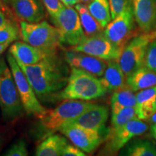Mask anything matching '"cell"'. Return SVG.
Wrapping results in <instances>:
<instances>
[{
	"label": "cell",
	"instance_id": "cell-1",
	"mask_svg": "<svg viewBox=\"0 0 156 156\" xmlns=\"http://www.w3.org/2000/svg\"><path fill=\"white\" fill-rule=\"evenodd\" d=\"M17 62L36 93L43 102L56 96L67 85L68 77L56 54H48L38 63L26 65Z\"/></svg>",
	"mask_w": 156,
	"mask_h": 156
},
{
	"label": "cell",
	"instance_id": "cell-2",
	"mask_svg": "<svg viewBox=\"0 0 156 156\" xmlns=\"http://www.w3.org/2000/svg\"><path fill=\"white\" fill-rule=\"evenodd\" d=\"M71 68L67 85L57 95L59 98L89 101L106 94L107 90L96 76L83 69Z\"/></svg>",
	"mask_w": 156,
	"mask_h": 156
},
{
	"label": "cell",
	"instance_id": "cell-3",
	"mask_svg": "<svg viewBox=\"0 0 156 156\" xmlns=\"http://www.w3.org/2000/svg\"><path fill=\"white\" fill-rule=\"evenodd\" d=\"M20 36L23 41L38 48L46 54H56L61 46L58 30L47 21L38 23L21 21Z\"/></svg>",
	"mask_w": 156,
	"mask_h": 156
},
{
	"label": "cell",
	"instance_id": "cell-4",
	"mask_svg": "<svg viewBox=\"0 0 156 156\" xmlns=\"http://www.w3.org/2000/svg\"><path fill=\"white\" fill-rule=\"evenodd\" d=\"M0 108L7 122L20 118L24 112L12 73L3 57H0Z\"/></svg>",
	"mask_w": 156,
	"mask_h": 156
},
{
	"label": "cell",
	"instance_id": "cell-5",
	"mask_svg": "<svg viewBox=\"0 0 156 156\" xmlns=\"http://www.w3.org/2000/svg\"><path fill=\"white\" fill-rule=\"evenodd\" d=\"M94 106L87 101L67 99L54 109L47 110L40 118L41 125L46 131V136L58 130L68 121L73 119Z\"/></svg>",
	"mask_w": 156,
	"mask_h": 156
},
{
	"label": "cell",
	"instance_id": "cell-6",
	"mask_svg": "<svg viewBox=\"0 0 156 156\" xmlns=\"http://www.w3.org/2000/svg\"><path fill=\"white\" fill-rule=\"evenodd\" d=\"M51 21L59 34L61 44L73 47L80 44L86 38L82 27L80 19L76 9L73 7L64 6Z\"/></svg>",
	"mask_w": 156,
	"mask_h": 156
},
{
	"label": "cell",
	"instance_id": "cell-7",
	"mask_svg": "<svg viewBox=\"0 0 156 156\" xmlns=\"http://www.w3.org/2000/svg\"><path fill=\"white\" fill-rule=\"evenodd\" d=\"M7 62L12 73L25 113L29 115H34L40 119L47 112V109L41 104L34 90L25 77V74L17 63L15 58L9 52L7 54Z\"/></svg>",
	"mask_w": 156,
	"mask_h": 156
},
{
	"label": "cell",
	"instance_id": "cell-8",
	"mask_svg": "<svg viewBox=\"0 0 156 156\" xmlns=\"http://www.w3.org/2000/svg\"><path fill=\"white\" fill-rule=\"evenodd\" d=\"M132 0L124 10L113 19L106 26L103 31L105 36L110 41L116 48L122 53L123 48L134 36L135 30Z\"/></svg>",
	"mask_w": 156,
	"mask_h": 156
},
{
	"label": "cell",
	"instance_id": "cell-9",
	"mask_svg": "<svg viewBox=\"0 0 156 156\" xmlns=\"http://www.w3.org/2000/svg\"><path fill=\"white\" fill-rule=\"evenodd\" d=\"M150 43L147 34L135 36L123 48L118 62L126 78L143 67L146 49Z\"/></svg>",
	"mask_w": 156,
	"mask_h": 156
},
{
	"label": "cell",
	"instance_id": "cell-10",
	"mask_svg": "<svg viewBox=\"0 0 156 156\" xmlns=\"http://www.w3.org/2000/svg\"><path fill=\"white\" fill-rule=\"evenodd\" d=\"M147 129V124L140 119L129 121L120 127L112 128L106 135L105 149L108 153H116L132 138L145 133Z\"/></svg>",
	"mask_w": 156,
	"mask_h": 156
},
{
	"label": "cell",
	"instance_id": "cell-11",
	"mask_svg": "<svg viewBox=\"0 0 156 156\" xmlns=\"http://www.w3.org/2000/svg\"><path fill=\"white\" fill-rule=\"evenodd\" d=\"M70 49L83 52L106 61L118 60L121 54L103 33L86 37L80 44L70 47Z\"/></svg>",
	"mask_w": 156,
	"mask_h": 156
},
{
	"label": "cell",
	"instance_id": "cell-12",
	"mask_svg": "<svg viewBox=\"0 0 156 156\" xmlns=\"http://www.w3.org/2000/svg\"><path fill=\"white\" fill-rule=\"evenodd\" d=\"M58 130L76 147L85 153H92L103 142L102 136L98 131L75 124H64Z\"/></svg>",
	"mask_w": 156,
	"mask_h": 156
},
{
	"label": "cell",
	"instance_id": "cell-13",
	"mask_svg": "<svg viewBox=\"0 0 156 156\" xmlns=\"http://www.w3.org/2000/svg\"><path fill=\"white\" fill-rule=\"evenodd\" d=\"M64 58L71 67L83 69L97 77L103 75L108 64L106 60L72 49L64 52Z\"/></svg>",
	"mask_w": 156,
	"mask_h": 156
},
{
	"label": "cell",
	"instance_id": "cell-14",
	"mask_svg": "<svg viewBox=\"0 0 156 156\" xmlns=\"http://www.w3.org/2000/svg\"><path fill=\"white\" fill-rule=\"evenodd\" d=\"M134 19L145 34L156 29V0H132Z\"/></svg>",
	"mask_w": 156,
	"mask_h": 156
},
{
	"label": "cell",
	"instance_id": "cell-15",
	"mask_svg": "<svg viewBox=\"0 0 156 156\" xmlns=\"http://www.w3.org/2000/svg\"><path fill=\"white\" fill-rule=\"evenodd\" d=\"M108 109L102 105H95L87 109L83 114L68 121L65 124H72L100 132L104 127L108 119Z\"/></svg>",
	"mask_w": 156,
	"mask_h": 156
},
{
	"label": "cell",
	"instance_id": "cell-16",
	"mask_svg": "<svg viewBox=\"0 0 156 156\" xmlns=\"http://www.w3.org/2000/svg\"><path fill=\"white\" fill-rule=\"evenodd\" d=\"M13 12L21 21L38 23L45 17L44 6L41 0H11Z\"/></svg>",
	"mask_w": 156,
	"mask_h": 156
},
{
	"label": "cell",
	"instance_id": "cell-17",
	"mask_svg": "<svg viewBox=\"0 0 156 156\" xmlns=\"http://www.w3.org/2000/svg\"><path fill=\"white\" fill-rule=\"evenodd\" d=\"M9 52L16 61L26 65L38 63L48 55L26 42L18 41L13 42L9 47Z\"/></svg>",
	"mask_w": 156,
	"mask_h": 156
},
{
	"label": "cell",
	"instance_id": "cell-18",
	"mask_svg": "<svg viewBox=\"0 0 156 156\" xmlns=\"http://www.w3.org/2000/svg\"><path fill=\"white\" fill-rule=\"evenodd\" d=\"M99 80L103 86L110 91L116 90L126 85V77L116 59L108 62L104 73Z\"/></svg>",
	"mask_w": 156,
	"mask_h": 156
},
{
	"label": "cell",
	"instance_id": "cell-19",
	"mask_svg": "<svg viewBox=\"0 0 156 156\" xmlns=\"http://www.w3.org/2000/svg\"><path fill=\"white\" fill-rule=\"evenodd\" d=\"M126 83L134 91L156 86V73L142 67L126 78Z\"/></svg>",
	"mask_w": 156,
	"mask_h": 156
},
{
	"label": "cell",
	"instance_id": "cell-20",
	"mask_svg": "<svg viewBox=\"0 0 156 156\" xmlns=\"http://www.w3.org/2000/svg\"><path fill=\"white\" fill-rule=\"evenodd\" d=\"M136 98L138 118L141 120H147L154 112L156 86L140 90L136 94Z\"/></svg>",
	"mask_w": 156,
	"mask_h": 156
},
{
	"label": "cell",
	"instance_id": "cell-21",
	"mask_svg": "<svg viewBox=\"0 0 156 156\" xmlns=\"http://www.w3.org/2000/svg\"><path fill=\"white\" fill-rule=\"evenodd\" d=\"M67 141L64 136L58 134H51L47 136L36 148L37 156H58L62 155L64 147L67 145Z\"/></svg>",
	"mask_w": 156,
	"mask_h": 156
},
{
	"label": "cell",
	"instance_id": "cell-22",
	"mask_svg": "<svg viewBox=\"0 0 156 156\" xmlns=\"http://www.w3.org/2000/svg\"><path fill=\"white\" fill-rule=\"evenodd\" d=\"M75 9L79 15L82 27L86 37L93 36L103 33L104 28L90 14L86 5L83 3H77L75 5Z\"/></svg>",
	"mask_w": 156,
	"mask_h": 156
},
{
	"label": "cell",
	"instance_id": "cell-23",
	"mask_svg": "<svg viewBox=\"0 0 156 156\" xmlns=\"http://www.w3.org/2000/svg\"><path fill=\"white\" fill-rule=\"evenodd\" d=\"M111 101L112 113L118 112L126 107H136V95L126 83L124 87L114 91Z\"/></svg>",
	"mask_w": 156,
	"mask_h": 156
},
{
	"label": "cell",
	"instance_id": "cell-24",
	"mask_svg": "<svg viewBox=\"0 0 156 156\" xmlns=\"http://www.w3.org/2000/svg\"><path fill=\"white\" fill-rule=\"evenodd\" d=\"M87 7L90 14L103 28L112 20L108 0H93Z\"/></svg>",
	"mask_w": 156,
	"mask_h": 156
},
{
	"label": "cell",
	"instance_id": "cell-25",
	"mask_svg": "<svg viewBox=\"0 0 156 156\" xmlns=\"http://www.w3.org/2000/svg\"><path fill=\"white\" fill-rule=\"evenodd\" d=\"M135 119H139L136 107H126L118 112L112 113V128L120 127Z\"/></svg>",
	"mask_w": 156,
	"mask_h": 156
},
{
	"label": "cell",
	"instance_id": "cell-26",
	"mask_svg": "<svg viewBox=\"0 0 156 156\" xmlns=\"http://www.w3.org/2000/svg\"><path fill=\"white\" fill-rule=\"evenodd\" d=\"M130 156H156V147L148 141L134 142L126 150Z\"/></svg>",
	"mask_w": 156,
	"mask_h": 156
},
{
	"label": "cell",
	"instance_id": "cell-27",
	"mask_svg": "<svg viewBox=\"0 0 156 156\" xmlns=\"http://www.w3.org/2000/svg\"><path fill=\"white\" fill-rule=\"evenodd\" d=\"M20 38V27L12 21L8 25L0 28V44H10Z\"/></svg>",
	"mask_w": 156,
	"mask_h": 156
},
{
	"label": "cell",
	"instance_id": "cell-28",
	"mask_svg": "<svg viewBox=\"0 0 156 156\" xmlns=\"http://www.w3.org/2000/svg\"><path fill=\"white\" fill-rule=\"evenodd\" d=\"M143 67L156 73V40L150 41L146 49Z\"/></svg>",
	"mask_w": 156,
	"mask_h": 156
},
{
	"label": "cell",
	"instance_id": "cell-29",
	"mask_svg": "<svg viewBox=\"0 0 156 156\" xmlns=\"http://www.w3.org/2000/svg\"><path fill=\"white\" fill-rule=\"evenodd\" d=\"M6 156H27L28 151L24 140H19L13 144L5 154Z\"/></svg>",
	"mask_w": 156,
	"mask_h": 156
},
{
	"label": "cell",
	"instance_id": "cell-30",
	"mask_svg": "<svg viewBox=\"0 0 156 156\" xmlns=\"http://www.w3.org/2000/svg\"><path fill=\"white\" fill-rule=\"evenodd\" d=\"M130 1L131 0H108L112 19H114L120 15L124 10Z\"/></svg>",
	"mask_w": 156,
	"mask_h": 156
},
{
	"label": "cell",
	"instance_id": "cell-31",
	"mask_svg": "<svg viewBox=\"0 0 156 156\" xmlns=\"http://www.w3.org/2000/svg\"><path fill=\"white\" fill-rule=\"evenodd\" d=\"M41 2L51 17H55L64 7L60 0H41Z\"/></svg>",
	"mask_w": 156,
	"mask_h": 156
},
{
	"label": "cell",
	"instance_id": "cell-32",
	"mask_svg": "<svg viewBox=\"0 0 156 156\" xmlns=\"http://www.w3.org/2000/svg\"><path fill=\"white\" fill-rule=\"evenodd\" d=\"M62 155L63 156H85V154L80 150V148L76 147L75 145L67 144L64 148L62 153Z\"/></svg>",
	"mask_w": 156,
	"mask_h": 156
},
{
	"label": "cell",
	"instance_id": "cell-33",
	"mask_svg": "<svg viewBox=\"0 0 156 156\" xmlns=\"http://www.w3.org/2000/svg\"><path fill=\"white\" fill-rule=\"evenodd\" d=\"M12 20L8 19L6 16L5 13L2 10H0V28L5 26L8 25L9 23H11Z\"/></svg>",
	"mask_w": 156,
	"mask_h": 156
},
{
	"label": "cell",
	"instance_id": "cell-34",
	"mask_svg": "<svg viewBox=\"0 0 156 156\" xmlns=\"http://www.w3.org/2000/svg\"><path fill=\"white\" fill-rule=\"evenodd\" d=\"M64 6L67 7H73L80 2V0H60Z\"/></svg>",
	"mask_w": 156,
	"mask_h": 156
},
{
	"label": "cell",
	"instance_id": "cell-35",
	"mask_svg": "<svg viewBox=\"0 0 156 156\" xmlns=\"http://www.w3.org/2000/svg\"><path fill=\"white\" fill-rule=\"evenodd\" d=\"M147 36L148 37V38H149L150 41L153 40H156V29L153 31H151V32L147 33Z\"/></svg>",
	"mask_w": 156,
	"mask_h": 156
},
{
	"label": "cell",
	"instance_id": "cell-36",
	"mask_svg": "<svg viewBox=\"0 0 156 156\" xmlns=\"http://www.w3.org/2000/svg\"><path fill=\"white\" fill-rule=\"evenodd\" d=\"M147 120L151 124H156V112H154Z\"/></svg>",
	"mask_w": 156,
	"mask_h": 156
},
{
	"label": "cell",
	"instance_id": "cell-37",
	"mask_svg": "<svg viewBox=\"0 0 156 156\" xmlns=\"http://www.w3.org/2000/svg\"><path fill=\"white\" fill-rule=\"evenodd\" d=\"M10 44H0V55L3 53L9 47Z\"/></svg>",
	"mask_w": 156,
	"mask_h": 156
},
{
	"label": "cell",
	"instance_id": "cell-38",
	"mask_svg": "<svg viewBox=\"0 0 156 156\" xmlns=\"http://www.w3.org/2000/svg\"><path fill=\"white\" fill-rule=\"evenodd\" d=\"M151 133L152 135H153V137L156 140V124H153V126H151Z\"/></svg>",
	"mask_w": 156,
	"mask_h": 156
},
{
	"label": "cell",
	"instance_id": "cell-39",
	"mask_svg": "<svg viewBox=\"0 0 156 156\" xmlns=\"http://www.w3.org/2000/svg\"><path fill=\"white\" fill-rule=\"evenodd\" d=\"M92 1L93 0H80L81 2L85 4V5H89Z\"/></svg>",
	"mask_w": 156,
	"mask_h": 156
},
{
	"label": "cell",
	"instance_id": "cell-40",
	"mask_svg": "<svg viewBox=\"0 0 156 156\" xmlns=\"http://www.w3.org/2000/svg\"><path fill=\"white\" fill-rule=\"evenodd\" d=\"M4 4H5V5H8L9 4L10 5V2H11V0H2Z\"/></svg>",
	"mask_w": 156,
	"mask_h": 156
},
{
	"label": "cell",
	"instance_id": "cell-41",
	"mask_svg": "<svg viewBox=\"0 0 156 156\" xmlns=\"http://www.w3.org/2000/svg\"><path fill=\"white\" fill-rule=\"evenodd\" d=\"M3 7H4L3 1L2 0H0V7H1V8H3Z\"/></svg>",
	"mask_w": 156,
	"mask_h": 156
},
{
	"label": "cell",
	"instance_id": "cell-42",
	"mask_svg": "<svg viewBox=\"0 0 156 156\" xmlns=\"http://www.w3.org/2000/svg\"><path fill=\"white\" fill-rule=\"evenodd\" d=\"M154 112H156V99L155 101V104H154Z\"/></svg>",
	"mask_w": 156,
	"mask_h": 156
},
{
	"label": "cell",
	"instance_id": "cell-43",
	"mask_svg": "<svg viewBox=\"0 0 156 156\" xmlns=\"http://www.w3.org/2000/svg\"><path fill=\"white\" fill-rule=\"evenodd\" d=\"M1 145H2V140L0 139V147H1Z\"/></svg>",
	"mask_w": 156,
	"mask_h": 156
}]
</instances>
